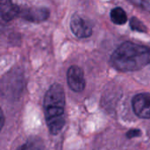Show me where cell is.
I'll return each instance as SVG.
<instances>
[{"mask_svg": "<svg viewBox=\"0 0 150 150\" xmlns=\"http://www.w3.org/2000/svg\"><path fill=\"white\" fill-rule=\"evenodd\" d=\"M111 62L120 71L140 70L150 64V48L143 45L126 41L112 53Z\"/></svg>", "mask_w": 150, "mask_h": 150, "instance_id": "6da1fadb", "label": "cell"}, {"mask_svg": "<svg viewBox=\"0 0 150 150\" xmlns=\"http://www.w3.org/2000/svg\"><path fill=\"white\" fill-rule=\"evenodd\" d=\"M43 107L48 130L54 135L59 134L65 125V93L61 84L54 83L49 87Z\"/></svg>", "mask_w": 150, "mask_h": 150, "instance_id": "7a4b0ae2", "label": "cell"}, {"mask_svg": "<svg viewBox=\"0 0 150 150\" xmlns=\"http://www.w3.org/2000/svg\"><path fill=\"white\" fill-rule=\"evenodd\" d=\"M134 112L141 119H150V93L137 94L132 100Z\"/></svg>", "mask_w": 150, "mask_h": 150, "instance_id": "3957f363", "label": "cell"}, {"mask_svg": "<svg viewBox=\"0 0 150 150\" xmlns=\"http://www.w3.org/2000/svg\"><path fill=\"white\" fill-rule=\"evenodd\" d=\"M69 87L75 92H81L85 88V79L83 71L76 65L71 66L67 73Z\"/></svg>", "mask_w": 150, "mask_h": 150, "instance_id": "277c9868", "label": "cell"}, {"mask_svg": "<svg viewBox=\"0 0 150 150\" xmlns=\"http://www.w3.org/2000/svg\"><path fill=\"white\" fill-rule=\"evenodd\" d=\"M69 25L72 33L77 38H88L92 34L91 25L76 13L71 17Z\"/></svg>", "mask_w": 150, "mask_h": 150, "instance_id": "5b68a950", "label": "cell"}, {"mask_svg": "<svg viewBox=\"0 0 150 150\" xmlns=\"http://www.w3.org/2000/svg\"><path fill=\"white\" fill-rule=\"evenodd\" d=\"M19 16L24 19H26L31 22H40L47 19L49 16V11L47 8H25L20 10Z\"/></svg>", "mask_w": 150, "mask_h": 150, "instance_id": "8992f818", "label": "cell"}, {"mask_svg": "<svg viewBox=\"0 0 150 150\" xmlns=\"http://www.w3.org/2000/svg\"><path fill=\"white\" fill-rule=\"evenodd\" d=\"M1 18L6 22H9L19 16L20 8L11 1H1L0 3Z\"/></svg>", "mask_w": 150, "mask_h": 150, "instance_id": "52a82bcc", "label": "cell"}, {"mask_svg": "<svg viewBox=\"0 0 150 150\" xmlns=\"http://www.w3.org/2000/svg\"><path fill=\"white\" fill-rule=\"evenodd\" d=\"M111 19L115 25H124L127 20L126 11L121 7H115L111 11Z\"/></svg>", "mask_w": 150, "mask_h": 150, "instance_id": "ba28073f", "label": "cell"}, {"mask_svg": "<svg viewBox=\"0 0 150 150\" xmlns=\"http://www.w3.org/2000/svg\"><path fill=\"white\" fill-rule=\"evenodd\" d=\"M18 150H44V143L39 137H32L27 140Z\"/></svg>", "mask_w": 150, "mask_h": 150, "instance_id": "9c48e42d", "label": "cell"}, {"mask_svg": "<svg viewBox=\"0 0 150 150\" xmlns=\"http://www.w3.org/2000/svg\"><path fill=\"white\" fill-rule=\"evenodd\" d=\"M130 26L133 30L137 31V32H141V33H147L148 29L146 27V25L141 21L139 20L137 18L133 17L130 20Z\"/></svg>", "mask_w": 150, "mask_h": 150, "instance_id": "30bf717a", "label": "cell"}, {"mask_svg": "<svg viewBox=\"0 0 150 150\" xmlns=\"http://www.w3.org/2000/svg\"><path fill=\"white\" fill-rule=\"evenodd\" d=\"M142 134V132L141 130L139 129H131L129 130L127 133V137L128 139H133L134 137H138Z\"/></svg>", "mask_w": 150, "mask_h": 150, "instance_id": "8fae6325", "label": "cell"}, {"mask_svg": "<svg viewBox=\"0 0 150 150\" xmlns=\"http://www.w3.org/2000/svg\"><path fill=\"white\" fill-rule=\"evenodd\" d=\"M4 113L3 112H1V128L4 126Z\"/></svg>", "mask_w": 150, "mask_h": 150, "instance_id": "7c38bea8", "label": "cell"}]
</instances>
